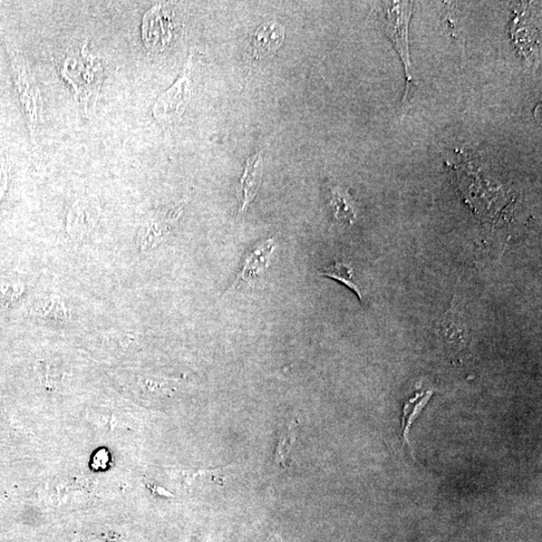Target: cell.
<instances>
[{
  "instance_id": "30bf717a",
  "label": "cell",
  "mask_w": 542,
  "mask_h": 542,
  "mask_svg": "<svg viewBox=\"0 0 542 542\" xmlns=\"http://www.w3.org/2000/svg\"><path fill=\"white\" fill-rule=\"evenodd\" d=\"M286 38V30L277 23H266L256 28L251 35V47L255 57L258 60L273 55L283 45Z\"/></svg>"
},
{
  "instance_id": "7a4b0ae2",
  "label": "cell",
  "mask_w": 542,
  "mask_h": 542,
  "mask_svg": "<svg viewBox=\"0 0 542 542\" xmlns=\"http://www.w3.org/2000/svg\"><path fill=\"white\" fill-rule=\"evenodd\" d=\"M384 28L399 53L405 67L406 91L402 109L409 105L413 88V66L409 50V24L413 15V4L395 2L386 4Z\"/></svg>"
},
{
  "instance_id": "8992f818",
  "label": "cell",
  "mask_w": 542,
  "mask_h": 542,
  "mask_svg": "<svg viewBox=\"0 0 542 542\" xmlns=\"http://www.w3.org/2000/svg\"><path fill=\"white\" fill-rule=\"evenodd\" d=\"M437 334L448 351H463L469 344L470 334L467 317L457 299H453L448 312L445 314L437 327Z\"/></svg>"
},
{
  "instance_id": "ac0fdd59",
  "label": "cell",
  "mask_w": 542,
  "mask_h": 542,
  "mask_svg": "<svg viewBox=\"0 0 542 542\" xmlns=\"http://www.w3.org/2000/svg\"><path fill=\"white\" fill-rule=\"evenodd\" d=\"M7 190V172L5 163L0 162V205L5 199V192Z\"/></svg>"
},
{
  "instance_id": "8fae6325",
  "label": "cell",
  "mask_w": 542,
  "mask_h": 542,
  "mask_svg": "<svg viewBox=\"0 0 542 542\" xmlns=\"http://www.w3.org/2000/svg\"><path fill=\"white\" fill-rule=\"evenodd\" d=\"M264 157L258 152L246 160L244 176L240 178V189L242 192V203L238 212V217L244 215L251 202L255 200L259 190L261 179H263Z\"/></svg>"
},
{
  "instance_id": "ba28073f",
  "label": "cell",
  "mask_w": 542,
  "mask_h": 542,
  "mask_svg": "<svg viewBox=\"0 0 542 542\" xmlns=\"http://www.w3.org/2000/svg\"><path fill=\"white\" fill-rule=\"evenodd\" d=\"M173 25L169 15L162 5H155L143 17L142 37L151 52L166 50L172 40Z\"/></svg>"
},
{
  "instance_id": "6da1fadb",
  "label": "cell",
  "mask_w": 542,
  "mask_h": 542,
  "mask_svg": "<svg viewBox=\"0 0 542 542\" xmlns=\"http://www.w3.org/2000/svg\"><path fill=\"white\" fill-rule=\"evenodd\" d=\"M53 60L62 79L70 86L85 119L95 114L106 72V62L89 50V37L57 48Z\"/></svg>"
},
{
  "instance_id": "4fadbf2b",
  "label": "cell",
  "mask_w": 542,
  "mask_h": 542,
  "mask_svg": "<svg viewBox=\"0 0 542 542\" xmlns=\"http://www.w3.org/2000/svg\"><path fill=\"white\" fill-rule=\"evenodd\" d=\"M319 275L337 280V282L352 289L359 296L361 301H363L362 286L357 283L355 270L351 264L344 260H337L333 265L325 267Z\"/></svg>"
},
{
  "instance_id": "2e32d148",
  "label": "cell",
  "mask_w": 542,
  "mask_h": 542,
  "mask_svg": "<svg viewBox=\"0 0 542 542\" xmlns=\"http://www.w3.org/2000/svg\"><path fill=\"white\" fill-rule=\"evenodd\" d=\"M36 314L45 319L57 323H69L72 319V311L69 306L59 296L44 299L36 306Z\"/></svg>"
},
{
  "instance_id": "5b68a950",
  "label": "cell",
  "mask_w": 542,
  "mask_h": 542,
  "mask_svg": "<svg viewBox=\"0 0 542 542\" xmlns=\"http://www.w3.org/2000/svg\"><path fill=\"white\" fill-rule=\"evenodd\" d=\"M187 198L178 205L154 210L142 222L136 244L142 253L156 248L178 224Z\"/></svg>"
},
{
  "instance_id": "e0dca14e",
  "label": "cell",
  "mask_w": 542,
  "mask_h": 542,
  "mask_svg": "<svg viewBox=\"0 0 542 542\" xmlns=\"http://www.w3.org/2000/svg\"><path fill=\"white\" fill-rule=\"evenodd\" d=\"M24 293V286L18 283H0V305L13 304Z\"/></svg>"
},
{
  "instance_id": "9c48e42d",
  "label": "cell",
  "mask_w": 542,
  "mask_h": 542,
  "mask_svg": "<svg viewBox=\"0 0 542 542\" xmlns=\"http://www.w3.org/2000/svg\"><path fill=\"white\" fill-rule=\"evenodd\" d=\"M95 226L93 209L84 198L75 199L66 213V236L75 244L84 242L92 234Z\"/></svg>"
},
{
  "instance_id": "5bb4252c",
  "label": "cell",
  "mask_w": 542,
  "mask_h": 542,
  "mask_svg": "<svg viewBox=\"0 0 542 542\" xmlns=\"http://www.w3.org/2000/svg\"><path fill=\"white\" fill-rule=\"evenodd\" d=\"M298 423L295 418L286 421L285 428L279 434L277 447L275 454V462L278 467L287 468L290 453L295 447L297 437Z\"/></svg>"
},
{
  "instance_id": "7c38bea8",
  "label": "cell",
  "mask_w": 542,
  "mask_h": 542,
  "mask_svg": "<svg viewBox=\"0 0 542 542\" xmlns=\"http://www.w3.org/2000/svg\"><path fill=\"white\" fill-rule=\"evenodd\" d=\"M330 205L334 211V216L338 224L345 226H351L356 217L354 201L346 190L341 187H335L331 191Z\"/></svg>"
},
{
  "instance_id": "52a82bcc",
  "label": "cell",
  "mask_w": 542,
  "mask_h": 542,
  "mask_svg": "<svg viewBox=\"0 0 542 542\" xmlns=\"http://www.w3.org/2000/svg\"><path fill=\"white\" fill-rule=\"evenodd\" d=\"M276 250L274 238H268L246 255L244 266L238 273L230 290H247L254 288L258 279L264 276L270 266V259Z\"/></svg>"
},
{
  "instance_id": "9a60e30c",
  "label": "cell",
  "mask_w": 542,
  "mask_h": 542,
  "mask_svg": "<svg viewBox=\"0 0 542 542\" xmlns=\"http://www.w3.org/2000/svg\"><path fill=\"white\" fill-rule=\"evenodd\" d=\"M432 395V391H423L416 394L414 398L405 403L401 430L405 443L409 444V431L412 423L424 409V406L428 404Z\"/></svg>"
},
{
  "instance_id": "277c9868",
  "label": "cell",
  "mask_w": 542,
  "mask_h": 542,
  "mask_svg": "<svg viewBox=\"0 0 542 542\" xmlns=\"http://www.w3.org/2000/svg\"><path fill=\"white\" fill-rule=\"evenodd\" d=\"M191 73L192 54L179 79L169 90L162 94L153 105L154 118L164 129H170L176 125L187 108L192 93Z\"/></svg>"
},
{
  "instance_id": "3957f363",
  "label": "cell",
  "mask_w": 542,
  "mask_h": 542,
  "mask_svg": "<svg viewBox=\"0 0 542 542\" xmlns=\"http://www.w3.org/2000/svg\"><path fill=\"white\" fill-rule=\"evenodd\" d=\"M12 65L19 102L33 141L36 139L43 115V98L35 75L21 52L12 48Z\"/></svg>"
}]
</instances>
